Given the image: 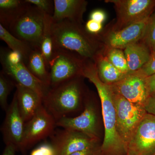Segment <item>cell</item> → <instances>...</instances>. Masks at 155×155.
<instances>
[{
	"instance_id": "1",
	"label": "cell",
	"mask_w": 155,
	"mask_h": 155,
	"mask_svg": "<svg viewBox=\"0 0 155 155\" xmlns=\"http://www.w3.org/2000/svg\"><path fill=\"white\" fill-rule=\"evenodd\" d=\"M82 76L94 84L101 100L104 127L101 155H127V145L116 129V110L110 86L101 80L96 66L91 62L84 63Z\"/></svg>"
},
{
	"instance_id": "2",
	"label": "cell",
	"mask_w": 155,
	"mask_h": 155,
	"mask_svg": "<svg viewBox=\"0 0 155 155\" xmlns=\"http://www.w3.org/2000/svg\"><path fill=\"white\" fill-rule=\"evenodd\" d=\"M51 30L54 50L69 51L84 60L95 57L96 41L81 24L68 19L58 22L52 20Z\"/></svg>"
},
{
	"instance_id": "3",
	"label": "cell",
	"mask_w": 155,
	"mask_h": 155,
	"mask_svg": "<svg viewBox=\"0 0 155 155\" xmlns=\"http://www.w3.org/2000/svg\"><path fill=\"white\" fill-rule=\"evenodd\" d=\"M78 77L50 88L43 99V105L56 122L70 117L69 115L80 107L82 87Z\"/></svg>"
},
{
	"instance_id": "4",
	"label": "cell",
	"mask_w": 155,
	"mask_h": 155,
	"mask_svg": "<svg viewBox=\"0 0 155 155\" xmlns=\"http://www.w3.org/2000/svg\"><path fill=\"white\" fill-rule=\"evenodd\" d=\"M45 14L35 6L27 3L25 8L11 23L8 30L33 49H40L44 30Z\"/></svg>"
},
{
	"instance_id": "5",
	"label": "cell",
	"mask_w": 155,
	"mask_h": 155,
	"mask_svg": "<svg viewBox=\"0 0 155 155\" xmlns=\"http://www.w3.org/2000/svg\"><path fill=\"white\" fill-rule=\"evenodd\" d=\"M0 61L2 72L5 75L15 84L35 91L43 99L50 88L31 73L19 54L11 50L1 48Z\"/></svg>"
},
{
	"instance_id": "6",
	"label": "cell",
	"mask_w": 155,
	"mask_h": 155,
	"mask_svg": "<svg viewBox=\"0 0 155 155\" xmlns=\"http://www.w3.org/2000/svg\"><path fill=\"white\" fill-rule=\"evenodd\" d=\"M85 60L69 51L54 50L48 67L50 88L74 78L82 76Z\"/></svg>"
},
{
	"instance_id": "7",
	"label": "cell",
	"mask_w": 155,
	"mask_h": 155,
	"mask_svg": "<svg viewBox=\"0 0 155 155\" xmlns=\"http://www.w3.org/2000/svg\"><path fill=\"white\" fill-rule=\"evenodd\" d=\"M113 97L116 110V129L127 148L130 139L147 113L144 107L130 102L113 92Z\"/></svg>"
},
{
	"instance_id": "8",
	"label": "cell",
	"mask_w": 155,
	"mask_h": 155,
	"mask_svg": "<svg viewBox=\"0 0 155 155\" xmlns=\"http://www.w3.org/2000/svg\"><path fill=\"white\" fill-rule=\"evenodd\" d=\"M56 121L44 107L41 106L32 118L25 122L19 151L25 155L27 150L54 132Z\"/></svg>"
},
{
	"instance_id": "9",
	"label": "cell",
	"mask_w": 155,
	"mask_h": 155,
	"mask_svg": "<svg viewBox=\"0 0 155 155\" xmlns=\"http://www.w3.org/2000/svg\"><path fill=\"white\" fill-rule=\"evenodd\" d=\"M147 77L137 71L127 74L119 81L109 85L114 93L144 107L150 96Z\"/></svg>"
},
{
	"instance_id": "10",
	"label": "cell",
	"mask_w": 155,
	"mask_h": 155,
	"mask_svg": "<svg viewBox=\"0 0 155 155\" xmlns=\"http://www.w3.org/2000/svg\"><path fill=\"white\" fill-rule=\"evenodd\" d=\"M155 154V116L145 115L127 144V155Z\"/></svg>"
},
{
	"instance_id": "11",
	"label": "cell",
	"mask_w": 155,
	"mask_h": 155,
	"mask_svg": "<svg viewBox=\"0 0 155 155\" xmlns=\"http://www.w3.org/2000/svg\"><path fill=\"white\" fill-rule=\"evenodd\" d=\"M50 138L58 155H70L97 146L96 140L75 130H55Z\"/></svg>"
},
{
	"instance_id": "12",
	"label": "cell",
	"mask_w": 155,
	"mask_h": 155,
	"mask_svg": "<svg viewBox=\"0 0 155 155\" xmlns=\"http://www.w3.org/2000/svg\"><path fill=\"white\" fill-rule=\"evenodd\" d=\"M108 2L115 5L119 25L123 28L150 17L155 8V1L153 0H114Z\"/></svg>"
},
{
	"instance_id": "13",
	"label": "cell",
	"mask_w": 155,
	"mask_h": 155,
	"mask_svg": "<svg viewBox=\"0 0 155 155\" xmlns=\"http://www.w3.org/2000/svg\"><path fill=\"white\" fill-rule=\"evenodd\" d=\"M56 125L63 129L75 130L96 140L98 138L97 116L93 104L87 102L84 110L79 116L59 119Z\"/></svg>"
},
{
	"instance_id": "14",
	"label": "cell",
	"mask_w": 155,
	"mask_h": 155,
	"mask_svg": "<svg viewBox=\"0 0 155 155\" xmlns=\"http://www.w3.org/2000/svg\"><path fill=\"white\" fill-rule=\"evenodd\" d=\"M5 112V118L1 128L3 139L6 145H14L17 151H19L25 123L19 113L15 93L13 100Z\"/></svg>"
},
{
	"instance_id": "15",
	"label": "cell",
	"mask_w": 155,
	"mask_h": 155,
	"mask_svg": "<svg viewBox=\"0 0 155 155\" xmlns=\"http://www.w3.org/2000/svg\"><path fill=\"white\" fill-rule=\"evenodd\" d=\"M150 17L111 33L108 38L109 45L114 48L125 49L143 39Z\"/></svg>"
},
{
	"instance_id": "16",
	"label": "cell",
	"mask_w": 155,
	"mask_h": 155,
	"mask_svg": "<svg viewBox=\"0 0 155 155\" xmlns=\"http://www.w3.org/2000/svg\"><path fill=\"white\" fill-rule=\"evenodd\" d=\"M18 109L24 122H28L43 105V98L35 91L15 84Z\"/></svg>"
},
{
	"instance_id": "17",
	"label": "cell",
	"mask_w": 155,
	"mask_h": 155,
	"mask_svg": "<svg viewBox=\"0 0 155 155\" xmlns=\"http://www.w3.org/2000/svg\"><path fill=\"white\" fill-rule=\"evenodd\" d=\"M54 22L65 19L81 24L87 2L80 0H54Z\"/></svg>"
},
{
	"instance_id": "18",
	"label": "cell",
	"mask_w": 155,
	"mask_h": 155,
	"mask_svg": "<svg viewBox=\"0 0 155 155\" xmlns=\"http://www.w3.org/2000/svg\"><path fill=\"white\" fill-rule=\"evenodd\" d=\"M124 54L127 60L129 73L137 72L149 60L151 53L149 48L145 44L137 43L127 46Z\"/></svg>"
},
{
	"instance_id": "19",
	"label": "cell",
	"mask_w": 155,
	"mask_h": 155,
	"mask_svg": "<svg viewBox=\"0 0 155 155\" xmlns=\"http://www.w3.org/2000/svg\"><path fill=\"white\" fill-rule=\"evenodd\" d=\"M25 64L35 77L50 88L49 73L40 49L32 50Z\"/></svg>"
},
{
	"instance_id": "20",
	"label": "cell",
	"mask_w": 155,
	"mask_h": 155,
	"mask_svg": "<svg viewBox=\"0 0 155 155\" xmlns=\"http://www.w3.org/2000/svg\"><path fill=\"white\" fill-rule=\"evenodd\" d=\"M27 5L25 1L0 0V24L8 30Z\"/></svg>"
},
{
	"instance_id": "21",
	"label": "cell",
	"mask_w": 155,
	"mask_h": 155,
	"mask_svg": "<svg viewBox=\"0 0 155 155\" xmlns=\"http://www.w3.org/2000/svg\"><path fill=\"white\" fill-rule=\"evenodd\" d=\"M0 38L7 44L10 49L19 54L24 63H26L30 53L33 49L30 45L12 35L1 24Z\"/></svg>"
},
{
	"instance_id": "22",
	"label": "cell",
	"mask_w": 155,
	"mask_h": 155,
	"mask_svg": "<svg viewBox=\"0 0 155 155\" xmlns=\"http://www.w3.org/2000/svg\"><path fill=\"white\" fill-rule=\"evenodd\" d=\"M97 64L96 67L99 76L101 80L107 84L116 83L127 75L114 67L107 58L100 59Z\"/></svg>"
},
{
	"instance_id": "23",
	"label": "cell",
	"mask_w": 155,
	"mask_h": 155,
	"mask_svg": "<svg viewBox=\"0 0 155 155\" xmlns=\"http://www.w3.org/2000/svg\"><path fill=\"white\" fill-rule=\"evenodd\" d=\"M52 22V18L51 16L45 14L44 30L40 50L44 58L48 69L49 64L51 59L54 52V46L51 30Z\"/></svg>"
},
{
	"instance_id": "24",
	"label": "cell",
	"mask_w": 155,
	"mask_h": 155,
	"mask_svg": "<svg viewBox=\"0 0 155 155\" xmlns=\"http://www.w3.org/2000/svg\"><path fill=\"white\" fill-rule=\"evenodd\" d=\"M14 86H15V82L1 71L0 73V105L3 110L6 111L8 107L7 100Z\"/></svg>"
},
{
	"instance_id": "25",
	"label": "cell",
	"mask_w": 155,
	"mask_h": 155,
	"mask_svg": "<svg viewBox=\"0 0 155 155\" xmlns=\"http://www.w3.org/2000/svg\"><path fill=\"white\" fill-rule=\"evenodd\" d=\"M107 58L117 69L125 74H129L127 60L125 54L121 49L112 48L109 51Z\"/></svg>"
},
{
	"instance_id": "26",
	"label": "cell",
	"mask_w": 155,
	"mask_h": 155,
	"mask_svg": "<svg viewBox=\"0 0 155 155\" xmlns=\"http://www.w3.org/2000/svg\"><path fill=\"white\" fill-rule=\"evenodd\" d=\"M143 41L150 49L152 50L155 48V14L150 17L146 30Z\"/></svg>"
},
{
	"instance_id": "27",
	"label": "cell",
	"mask_w": 155,
	"mask_h": 155,
	"mask_svg": "<svg viewBox=\"0 0 155 155\" xmlns=\"http://www.w3.org/2000/svg\"><path fill=\"white\" fill-rule=\"evenodd\" d=\"M25 2L35 6L45 14L52 17L54 9V1L52 0H25Z\"/></svg>"
},
{
	"instance_id": "28",
	"label": "cell",
	"mask_w": 155,
	"mask_h": 155,
	"mask_svg": "<svg viewBox=\"0 0 155 155\" xmlns=\"http://www.w3.org/2000/svg\"><path fill=\"white\" fill-rule=\"evenodd\" d=\"M30 155H58L55 147L51 142H45L34 149Z\"/></svg>"
},
{
	"instance_id": "29",
	"label": "cell",
	"mask_w": 155,
	"mask_h": 155,
	"mask_svg": "<svg viewBox=\"0 0 155 155\" xmlns=\"http://www.w3.org/2000/svg\"><path fill=\"white\" fill-rule=\"evenodd\" d=\"M146 77H149L155 73V48L151 52L148 61L140 70L138 71Z\"/></svg>"
},
{
	"instance_id": "30",
	"label": "cell",
	"mask_w": 155,
	"mask_h": 155,
	"mask_svg": "<svg viewBox=\"0 0 155 155\" xmlns=\"http://www.w3.org/2000/svg\"><path fill=\"white\" fill-rule=\"evenodd\" d=\"M102 28V23L97 22L90 19L86 22L85 30L91 34H96L99 33Z\"/></svg>"
},
{
	"instance_id": "31",
	"label": "cell",
	"mask_w": 155,
	"mask_h": 155,
	"mask_svg": "<svg viewBox=\"0 0 155 155\" xmlns=\"http://www.w3.org/2000/svg\"><path fill=\"white\" fill-rule=\"evenodd\" d=\"M144 108L147 114L155 116V94L150 96L145 104Z\"/></svg>"
},
{
	"instance_id": "32",
	"label": "cell",
	"mask_w": 155,
	"mask_h": 155,
	"mask_svg": "<svg viewBox=\"0 0 155 155\" xmlns=\"http://www.w3.org/2000/svg\"><path fill=\"white\" fill-rule=\"evenodd\" d=\"M106 15L104 11L100 10H94L90 15V19L102 23L105 20Z\"/></svg>"
},
{
	"instance_id": "33",
	"label": "cell",
	"mask_w": 155,
	"mask_h": 155,
	"mask_svg": "<svg viewBox=\"0 0 155 155\" xmlns=\"http://www.w3.org/2000/svg\"><path fill=\"white\" fill-rule=\"evenodd\" d=\"M70 155H101V147H95L84 150L77 152Z\"/></svg>"
},
{
	"instance_id": "34",
	"label": "cell",
	"mask_w": 155,
	"mask_h": 155,
	"mask_svg": "<svg viewBox=\"0 0 155 155\" xmlns=\"http://www.w3.org/2000/svg\"><path fill=\"white\" fill-rule=\"evenodd\" d=\"M147 82L150 96L155 94V73L147 77Z\"/></svg>"
},
{
	"instance_id": "35",
	"label": "cell",
	"mask_w": 155,
	"mask_h": 155,
	"mask_svg": "<svg viewBox=\"0 0 155 155\" xmlns=\"http://www.w3.org/2000/svg\"><path fill=\"white\" fill-rule=\"evenodd\" d=\"M17 151H18L17 148L14 145L7 144L2 155H16Z\"/></svg>"
},
{
	"instance_id": "36",
	"label": "cell",
	"mask_w": 155,
	"mask_h": 155,
	"mask_svg": "<svg viewBox=\"0 0 155 155\" xmlns=\"http://www.w3.org/2000/svg\"></svg>"
},
{
	"instance_id": "37",
	"label": "cell",
	"mask_w": 155,
	"mask_h": 155,
	"mask_svg": "<svg viewBox=\"0 0 155 155\" xmlns=\"http://www.w3.org/2000/svg\"></svg>"
}]
</instances>
